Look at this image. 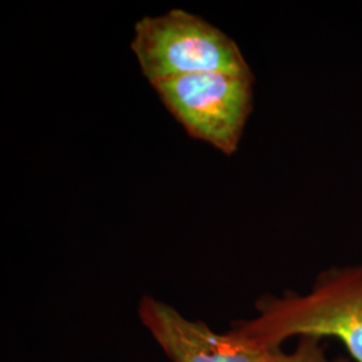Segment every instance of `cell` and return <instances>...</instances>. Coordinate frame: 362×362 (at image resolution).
I'll return each instance as SVG.
<instances>
[{"label": "cell", "instance_id": "6da1fadb", "mask_svg": "<svg viewBox=\"0 0 362 362\" xmlns=\"http://www.w3.org/2000/svg\"><path fill=\"white\" fill-rule=\"evenodd\" d=\"M257 317L236 322L239 336L262 349H281L291 337H337L362 362V264L321 274L308 294L264 296Z\"/></svg>", "mask_w": 362, "mask_h": 362}, {"label": "cell", "instance_id": "7a4b0ae2", "mask_svg": "<svg viewBox=\"0 0 362 362\" xmlns=\"http://www.w3.org/2000/svg\"><path fill=\"white\" fill-rule=\"evenodd\" d=\"M130 50L151 85L200 73L254 76L230 35L182 8L140 18L133 27Z\"/></svg>", "mask_w": 362, "mask_h": 362}, {"label": "cell", "instance_id": "3957f363", "mask_svg": "<svg viewBox=\"0 0 362 362\" xmlns=\"http://www.w3.org/2000/svg\"><path fill=\"white\" fill-rule=\"evenodd\" d=\"M254 76L200 73L151 86L189 137L233 156L254 110Z\"/></svg>", "mask_w": 362, "mask_h": 362}, {"label": "cell", "instance_id": "277c9868", "mask_svg": "<svg viewBox=\"0 0 362 362\" xmlns=\"http://www.w3.org/2000/svg\"><path fill=\"white\" fill-rule=\"evenodd\" d=\"M139 317L172 362H269L262 349L233 329L219 334L202 321H191L168 303L144 296Z\"/></svg>", "mask_w": 362, "mask_h": 362}, {"label": "cell", "instance_id": "5b68a950", "mask_svg": "<svg viewBox=\"0 0 362 362\" xmlns=\"http://www.w3.org/2000/svg\"><path fill=\"white\" fill-rule=\"evenodd\" d=\"M318 339L320 338L314 337H299V342L294 351L284 353L281 349L274 350L269 362H348L344 358H327Z\"/></svg>", "mask_w": 362, "mask_h": 362}]
</instances>
